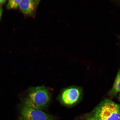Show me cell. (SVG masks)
<instances>
[{
    "label": "cell",
    "mask_w": 120,
    "mask_h": 120,
    "mask_svg": "<svg viewBox=\"0 0 120 120\" xmlns=\"http://www.w3.org/2000/svg\"><path fill=\"white\" fill-rule=\"evenodd\" d=\"M89 114L96 120H120V106L105 99Z\"/></svg>",
    "instance_id": "7a4b0ae2"
},
{
    "label": "cell",
    "mask_w": 120,
    "mask_h": 120,
    "mask_svg": "<svg viewBox=\"0 0 120 120\" xmlns=\"http://www.w3.org/2000/svg\"><path fill=\"white\" fill-rule=\"evenodd\" d=\"M40 0H34V2H35L36 5H37L38 4Z\"/></svg>",
    "instance_id": "8fae6325"
},
{
    "label": "cell",
    "mask_w": 120,
    "mask_h": 120,
    "mask_svg": "<svg viewBox=\"0 0 120 120\" xmlns=\"http://www.w3.org/2000/svg\"><path fill=\"white\" fill-rule=\"evenodd\" d=\"M20 120H56L53 116L41 110L23 106L21 111Z\"/></svg>",
    "instance_id": "277c9868"
},
{
    "label": "cell",
    "mask_w": 120,
    "mask_h": 120,
    "mask_svg": "<svg viewBox=\"0 0 120 120\" xmlns=\"http://www.w3.org/2000/svg\"><path fill=\"white\" fill-rule=\"evenodd\" d=\"M120 91V70L118 71L115 79L114 83L109 94L111 96H114Z\"/></svg>",
    "instance_id": "8992f818"
},
{
    "label": "cell",
    "mask_w": 120,
    "mask_h": 120,
    "mask_svg": "<svg viewBox=\"0 0 120 120\" xmlns=\"http://www.w3.org/2000/svg\"><path fill=\"white\" fill-rule=\"evenodd\" d=\"M82 94L81 90L79 88L70 87L63 90L60 95V100L64 105L71 106L78 101Z\"/></svg>",
    "instance_id": "3957f363"
},
{
    "label": "cell",
    "mask_w": 120,
    "mask_h": 120,
    "mask_svg": "<svg viewBox=\"0 0 120 120\" xmlns=\"http://www.w3.org/2000/svg\"><path fill=\"white\" fill-rule=\"evenodd\" d=\"M82 120H96L94 118L90 115L88 114L84 116L82 118Z\"/></svg>",
    "instance_id": "ba28073f"
},
{
    "label": "cell",
    "mask_w": 120,
    "mask_h": 120,
    "mask_svg": "<svg viewBox=\"0 0 120 120\" xmlns=\"http://www.w3.org/2000/svg\"><path fill=\"white\" fill-rule=\"evenodd\" d=\"M22 0H9L7 5L8 9L17 8Z\"/></svg>",
    "instance_id": "52a82bcc"
},
{
    "label": "cell",
    "mask_w": 120,
    "mask_h": 120,
    "mask_svg": "<svg viewBox=\"0 0 120 120\" xmlns=\"http://www.w3.org/2000/svg\"><path fill=\"white\" fill-rule=\"evenodd\" d=\"M50 100V94L47 88L43 86L34 87L28 91L24 106L41 110L46 107Z\"/></svg>",
    "instance_id": "6da1fadb"
},
{
    "label": "cell",
    "mask_w": 120,
    "mask_h": 120,
    "mask_svg": "<svg viewBox=\"0 0 120 120\" xmlns=\"http://www.w3.org/2000/svg\"><path fill=\"white\" fill-rule=\"evenodd\" d=\"M118 99H119V100L120 102V94L119 95V98H118Z\"/></svg>",
    "instance_id": "7c38bea8"
},
{
    "label": "cell",
    "mask_w": 120,
    "mask_h": 120,
    "mask_svg": "<svg viewBox=\"0 0 120 120\" xmlns=\"http://www.w3.org/2000/svg\"><path fill=\"white\" fill-rule=\"evenodd\" d=\"M7 0H0V4H3L5 3Z\"/></svg>",
    "instance_id": "30bf717a"
},
{
    "label": "cell",
    "mask_w": 120,
    "mask_h": 120,
    "mask_svg": "<svg viewBox=\"0 0 120 120\" xmlns=\"http://www.w3.org/2000/svg\"><path fill=\"white\" fill-rule=\"evenodd\" d=\"M3 12V10L2 7L1 6H0V21L1 19V16Z\"/></svg>",
    "instance_id": "9c48e42d"
},
{
    "label": "cell",
    "mask_w": 120,
    "mask_h": 120,
    "mask_svg": "<svg viewBox=\"0 0 120 120\" xmlns=\"http://www.w3.org/2000/svg\"><path fill=\"white\" fill-rule=\"evenodd\" d=\"M35 4L34 0H22L19 6L24 14L29 15L33 13Z\"/></svg>",
    "instance_id": "5b68a950"
}]
</instances>
